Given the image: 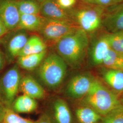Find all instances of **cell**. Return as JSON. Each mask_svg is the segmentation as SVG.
I'll return each mask as SVG.
<instances>
[{"label": "cell", "instance_id": "cell-1", "mask_svg": "<svg viewBox=\"0 0 123 123\" xmlns=\"http://www.w3.org/2000/svg\"><path fill=\"white\" fill-rule=\"evenodd\" d=\"M87 33L79 27L56 42L57 54L72 68H78L83 62L88 50Z\"/></svg>", "mask_w": 123, "mask_h": 123}, {"label": "cell", "instance_id": "cell-2", "mask_svg": "<svg viewBox=\"0 0 123 123\" xmlns=\"http://www.w3.org/2000/svg\"><path fill=\"white\" fill-rule=\"evenodd\" d=\"M83 105L91 107L102 116L121 104L118 96L96 79L83 98Z\"/></svg>", "mask_w": 123, "mask_h": 123}, {"label": "cell", "instance_id": "cell-3", "mask_svg": "<svg viewBox=\"0 0 123 123\" xmlns=\"http://www.w3.org/2000/svg\"><path fill=\"white\" fill-rule=\"evenodd\" d=\"M67 71L66 62L57 53H52L45 57L38 69V74L43 84L51 89L60 86Z\"/></svg>", "mask_w": 123, "mask_h": 123}, {"label": "cell", "instance_id": "cell-4", "mask_svg": "<svg viewBox=\"0 0 123 123\" xmlns=\"http://www.w3.org/2000/svg\"><path fill=\"white\" fill-rule=\"evenodd\" d=\"M22 78L19 67L16 64L6 71L0 79V102L11 109L17 97Z\"/></svg>", "mask_w": 123, "mask_h": 123}, {"label": "cell", "instance_id": "cell-5", "mask_svg": "<svg viewBox=\"0 0 123 123\" xmlns=\"http://www.w3.org/2000/svg\"><path fill=\"white\" fill-rule=\"evenodd\" d=\"M79 27L74 25L71 20L45 18L39 31L46 39L57 42Z\"/></svg>", "mask_w": 123, "mask_h": 123}, {"label": "cell", "instance_id": "cell-6", "mask_svg": "<svg viewBox=\"0 0 123 123\" xmlns=\"http://www.w3.org/2000/svg\"><path fill=\"white\" fill-rule=\"evenodd\" d=\"M105 7L97 6L79 9L74 13V17L79 27L87 32L97 30L102 25Z\"/></svg>", "mask_w": 123, "mask_h": 123}, {"label": "cell", "instance_id": "cell-7", "mask_svg": "<svg viewBox=\"0 0 123 123\" xmlns=\"http://www.w3.org/2000/svg\"><path fill=\"white\" fill-rule=\"evenodd\" d=\"M95 79L92 75L88 73L75 75L67 85L66 95L73 98H83L89 91Z\"/></svg>", "mask_w": 123, "mask_h": 123}, {"label": "cell", "instance_id": "cell-8", "mask_svg": "<svg viewBox=\"0 0 123 123\" xmlns=\"http://www.w3.org/2000/svg\"><path fill=\"white\" fill-rule=\"evenodd\" d=\"M102 25L109 33L123 31V2L109 7L104 13Z\"/></svg>", "mask_w": 123, "mask_h": 123}, {"label": "cell", "instance_id": "cell-9", "mask_svg": "<svg viewBox=\"0 0 123 123\" xmlns=\"http://www.w3.org/2000/svg\"><path fill=\"white\" fill-rule=\"evenodd\" d=\"M21 14L15 0H0V18L8 31L18 28Z\"/></svg>", "mask_w": 123, "mask_h": 123}, {"label": "cell", "instance_id": "cell-10", "mask_svg": "<svg viewBox=\"0 0 123 123\" xmlns=\"http://www.w3.org/2000/svg\"><path fill=\"white\" fill-rule=\"evenodd\" d=\"M29 38L25 30H20L7 38L5 43V57L8 62H12L18 58Z\"/></svg>", "mask_w": 123, "mask_h": 123}, {"label": "cell", "instance_id": "cell-11", "mask_svg": "<svg viewBox=\"0 0 123 123\" xmlns=\"http://www.w3.org/2000/svg\"><path fill=\"white\" fill-rule=\"evenodd\" d=\"M19 91L23 94L35 99H43L46 96L43 88L30 75H26L22 77Z\"/></svg>", "mask_w": 123, "mask_h": 123}, {"label": "cell", "instance_id": "cell-12", "mask_svg": "<svg viewBox=\"0 0 123 123\" xmlns=\"http://www.w3.org/2000/svg\"><path fill=\"white\" fill-rule=\"evenodd\" d=\"M111 49L107 34L100 36L92 43L90 50V60L92 64L97 66L103 64L104 58Z\"/></svg>", "mask_w": 123, "mask_h": 123}, {"label": "cell", "instance_id": "cell-13", "mask_svg": "<svg viewBox=\"0 0 123 123\" xmlns=\"http://www.w3.org/2000/svg\"><path fill=\"white\" fill-rule=\"evenodd\" d=\"M40 13L47 18L71 20L70 15L54 0H43L40 5Z\"/></svg>", "mask_w": 123, "mask_h": 123}, {"label": "cell", "instance_id": "cell-14", "mask_svg": "<svg viewBox=\"0 0 123 123\" xmlns=\"http://www.w3.org/2000/svg\"><path fill=\"white\" fill-rule=\"evenodd\" d=\"M51 117L55 123H73L70 108L66 101L62 98H57L53 102Z\"/></svg>", "mask_w": 123, "mask_h": 123}, {"label": "cell", "instance_id": "cell-15", "mask_svg": "<svg viewBox=\"0 0 123 123\" xmlns=\"http://www.w3.org/2000/svg\"><path fill=\"white\" fill-rule=\"evenodd\" d=\"M38 107L36 99L25 94L16 98L11 109L16 113L29 114L34 112Z\"/></svg>", "mask_w": 123, "mask_h": 123}, {"label": "cell", "instance_id": "cell-16", "mask_svg": "<svg viewBox=\"0 0 123 123\" xmlns=\"http://www.w3.org/2000/svg\"><path fill=\"white\" fill-rule=\"evenodd\" d=\"M78 123H99L103 116L88 106L82 104L75 110Z\"/></svg>", "mask_w": 123, "mask_h": 123}, {"label": "cell", "instance_id": "cell-17", "mask_svg": "<svg viewBox=\"0 0 123 123\" xmlns=\"http://www.w3.org/2000/svg\"><path fill=\"white\" fill-rule=\"evenodd\" d=\"M46 50L38 53L18 56L17 64L19 67L25 70H33L41 65L46 57Z\"/></svg>", "mask_w": 123, "mask_h": 123}, {"label": "cell", "instance_id": "cell-18", "mask_svg": "<svg viewBox=\"0 0 123 123\" xmlns=\"http://www.w3.org/2000/svg\"><path fill=\"white\" fill-rule=\"evenodd\" d=\"M44 19L39 14H21L18 28L25 31H39Z\"/></svg>", "mask_w": 123, "mask_h": 123}, {"label": "cell", "instance_id": "cell-19", "mask_svg": "<svg viewBox=\"0 0 123 123\" xmlns=\"http://www.w3.org/2000/svg\"><path fill=\"white\" fill-rule=\"evenodd\" d=\"M46 49L47 45L43 40L37 36H32L28 38L19 56L42 53Z\"/></svg>", "mask_w": 123, "mask_h": 123}, {"label": "cell", "instance_id": "cell-20", "mask_svg": "<svg viewBox=\"0 0 123 123\" xmlns=\"http://www.w3.org/2000/svg\"><path fill=\"white\" fill-rule=\"evenodd\" d=\"M103 79L114 90L123 92V71L109 69L104 73Z\"/></svg>", "mask_w": 123, "mask_h": 123}, {"label": "cell", "instance_id": "cell-21", "mask_svg": "<svg viewBox=\"0 0 123 123\" xmlns=\"http://www.w3.org/2000/svg\"><path fill=\"white\" fill-rule=\"evenodd\" d=\"M103 64L109 69L123 71V53L110 49L104 58Z\"/></svg>", "mask_w": 123, "mask_h": 123}, {"label": "cell", "instance_id": "cell-22", "mask_svg": "<svg viewBox=\"0 0 123 123\" xmlns=\"http://www.w3.org/2000/svg\"><path fill=\"white\" fill-rule=\"evenodd\" d=\"M21 14H36L40 12V5L34 0H16Z\"/></svg>", "mask_w": 123, "mask_h": 123}, {"label": "cell", "instance_id": "cell-23", "mask_svg": "<svg viewBox=\"0 0 123 123\" xmlns=\"http://www.w3.org/2000/svg\"><path fill=\"white\" fill-rule=\"evenodd\" d=\"M99 123H123V105L121 104L103 116Z\"/></svg>", "mask_w": 123, "mask_h": 123}, {"label": "cell", "instance_id": "cell-24", "mask_svg": "<svg viewBox=\"0 0 123 123\" xmlns=\"http://www.w3.org/2000/svg\"><path fill=\"white\" fill-rule=\"evenodd\" d=\"M106 34L110 48L116 52L123 53V31Z\"/></svg>", "mask_w": 123, "mask_h": 123}, {"label": "cell", "instance_id": "cell-25", "mask_svg": "<svg viewBox=\"0 0 123 123\" xmlns=\"http://www.w3.org/2000/svg\"><path fill=\"white\" fill-rule=\"evenodd\" d=\"M4 123H34L30 119H25L20 116L11 109L7 108L5 116Z\"/></svg>", "mask_w": 123, "mask_h": 123}, {"label": "cell", "instance_id": "cell-26", "mask_svg": "<svg viewBox=\"0 0 123 123\" xmlns=\"http://www.w3.org/2000/svg\"><path fill=\"white\" fill-rule=\"evenodd\" d=\"M123 2V0H98L97 5L103 7H110Z\"/></svg>", "mask_w": 123, "mask_h": 123}, {"label": "cell", "instance_id": "cell-27", "mask_svg": "<svg viewBox=\"0 0 123 123\" xmlns=\"http://www.w3.org/2000/svg\"><path fill=\"white\" fill-rule=\"evenodd\" d=\"M57 3L62 9L69 8L76 2V0H57Z\"/></svg>", "mask_w": 123, "mask_h": 123}, {"label": "cell", "instance_id": "cell-28", "mask_svg": "<svg viewBox=\"0 0 123 123\" xmlns=\"http://www.w3.org/2000/svg\"><path fill=\"white\" fill-rule=\"evenodd\" d=\"M34 123H55L52 117L47 114H44L41 115Z\"/></svg>", "mask_w": 123, "mask_h": 123}, {"label": "cell", "instance_id": "cell-29", "mask_svg": "<svg viewBox=\"0 0 123 123\" xmlns=\"http://www.w3.org/2000/svg\"><path fill=\"white\" fill-rule=\"evenodd\" d=\"M7 108L0 102V123L4 122L5 114Z\"/></svg>", "mask_w": 123, "mask_h": 123}, {"label": "cell", "instance_id": "cell-30", "mask_svg": "<svg viewBox=\"0 0 123 123\" xmlns=\"http://www.w3.org/2000/svg\"><path fill=\"white\" fill-rule=\"evenodd\" d=\"M8 31L4 23L0 18V37L5 35Z\"/></svg>", "mask_w": 123, "mask_h": 123}, {"label": "cell", "instance_id": "cell-31", "mask_svg": "<svg viewBox=\"0 0 123 123\" xmlns=\"http://www.w3.org/2000/svg\"><path fill=\"white\" fill-rule=\"evenodd\" d=\"M6 57L4 53L2 52L0 49V71L2 70L5 66Z\"/></svg>", "mask_w": 123, "mask_h": 123}, {"label": "cell", "instance_id": "cell-32", "mask_svg": "<svg viewBox=\"0 0 123 123\" xmlns=\"http://www.w3.org/2000/svg\"><path fill=\"white\" fill-rule=\"evenodd\" d=\"M84 2L91 4L97 5L98 0H83Z\"/></svg>", "mask_w": 123, "mask_h": 123}, {"label": "cell", "instance_id": "cell-33", "mask_svg": "<svg viewBox=\"0 0 123 123\" xmlns=\"http://www.w3.org/2000/svg\"><path fill=\"white\" fill-rule=\"evenodd\" d=\"M121 104H122V105H123V97L122 99V103H121Z\"/></svg>", "mask_w": 123, "mask_h": 123}, {"label": "cell", "instance_id": "cell-34", "mask_svg": "<svg viewBox=\"0 0 123 123\" xmlns=\"http://www.w3.org/2000/svg\"><path fill=\"white\" fill-rule=\"evenodd\" d=\"M4 123V122H3V123Z\"/></svg>", "mask_w": 123, "mask_h": 123}]
</instances>
